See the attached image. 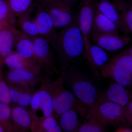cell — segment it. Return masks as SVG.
Here are the masks:
<instances>
[{
	"instance_id": "6da1fadb",
	"label": "cell",
	"mask_w": 132,
	"mask_h": 132,
	"mask_svg": "<svg viewBox=\"0 0 132 132\" xmlns=\"http://www.w3.org/2000/svg\"><path fill=\"white\" fill-rule=\"evenodd\" d=\"M52 45L55 49L59 61L64 65L63 67L82 56L86 57L85 41L77 15L71 24L57 33Z\"/></svg>"
},
{
	"instance_id": "7a4b0ae2",
	"label": "cell",
	"mask_w": 132,
	"mask_h": 132,
	"mask_svg": "<svg viewBox=\"0 0 132 132\" xmlns=\"http://www.w3.org/2000/svg\"><path fill=\"white\" fill-rule=\"evenodd\" d=\"M61 76L64 85L88 110L93 108L97 97V88L88 76L69 65L63 67Z\"/></svg>"
},
{
	"instance_id": "3957f363",
	"label": "cell",
	"mask_w": 132,
	"mask_h": 132,
	"mask_svg": "<svg viewBox=\"0 0 132 132\" xmlns=\"http://www.w3.org/2000/svg\"><path fill=\"white\" fill-rule=\"evenodd\" d=\"M100 73L103 78L112 79L125 87H130L132 82V45L109 60Z\"/></svg>"
},
{
	"instance_id": "277c9868",
	"label": "cell",
	"mask_w": 132,
	"mask_h": 132,
	"mask_svg": "<svg viewBox=\"0 0 132 132\" xmlns=\"http://www.w3.org/2000/svg\"><path fill=\"white\" fill-rule=\"evenodd\" d=\"M50 89L52 95L53 113L57 119L60 115L71 109L76 110L84 118L89 111L73 94L65 88L62 76L54 81H50Z\"/></svg>"
},
{
	"instance_id": "5b68a950",
	"label": "cell",
	"mask_w": 132,
	"mask_h": 132,
	"mask_svg": "<svg viewBox=\"0 0 132 132\" xmlns=\"http://www.w3.org/2000/svg\"><path fill=\"white\" fill-rule=\"evenodd\" d=\"M88 112L105 126L115 128L123 126H129L123 114V106L112 102H103Z\"/></svg>"
},
{
	"instance_id": "8992f818",
	"label": "cell",
	"mask_w": 132,
	"mask_h": 132,
	"mask_svg": "<svg viewBox=\"0 0 132 132\" xmlns=\"http://www.w3.org/2000/svg\"><path fill=\"white\" fill-rule=\"evenodd\" d=\"M55 29L64 28L71 24L75 15L71 3L64 0H52L46 9Z\"/></svg>"
},
{
	"instance_id": "52a82bcc",
	"label": "cell",
	"mask_w": 132,
	"mask_h": 132,
	"mask_svg": "<svg viewBox=\"0 0 132 132\" xmlns=\"http://www.w3.org/2000/svg\"><path fill=\"white\" fill-rule=\"evenodd\" d=\"M95 9V0H82L77 15L78 24L85 41L86 53L91 43L90 35Z\"/></svg>"
},
{
	"instance_id": "ba28073f",
	"label": "cell",
	"mask_w": 132,
	"mask_h": 132,
	"mask_svg": "<svg viewBox=\"0 0 132 132\" xmlns=\"http://www.w3.org/2000/svg\"><path fill=\"white\" fill-rule=\"evenodd\" d=\"M132 97L131 93L124 86L117 82L113 83L105 90L98 92L93 108L106 101L124 106L132 100Z\"/></svg>"
},
{
	"instance_id": "9c48e42d",
	"label": "cell",
	"mask_w": 132,
	"mask_h": 132,
	"mask_svg": "<svg viewBox=\"0 0 132 132\" xmlns=\"http://www.w3.org/2000/svg\"><path fill=\"white\" fill-rule=\"evenodd\" d=\"M32 39L34 46L33 59L39 63L40 66L43 65V67L50 73H58L49 42L44 38L38 36L32 38Z\"/></svg>"
},
{
	"instance_id": "30bf717a",
	"label": "cell",
	"mask_w": 132,
	"mask_h": 132,
	"mask_svg": "<svg viewBox=\"0 0 132 132\" xmlns=\"http://www.w3.org/2000/svg\"><path fill=\"white\" fill-rule=\"evenodd\" d=\"M90 40L104 50L116 52L128 45L132 38L128 36H121L119 34H91Z\"/></svg>"
},
{
	"instance_id": "8fae6325",
	"label": "cell",
	"mask_w": 132,
	"mask_h": 132,
	"mask_svg": "<svg viewBox=\"0 0 132 132\" xmlns=\"http://www.w3.org/2000/svg\"><path fill=\"white\" fill-rule=\"evenodd\" d=\"M50 82L49 81H47L43 86V88L33 95L30 104L31 108L34 112L42 111L43 118L53 115V113Z\"/></svg>"
},
{
	"instance_id": "7c38bea8",
	"label": "cell",
	"mask_w": 132,
	"mask_h": 132,
	"mask_svg": "<svg viewBox=\"0 0 132 132\" xmlns=\"http://www.w3.org/2000/svg\"><path fill=\"white\" fill-rule=\"evenodd\" d=\"M86 57L90 64L95 79H98L101 71L108 61L109 57L105 50L90 43L86 53Z\"/></svg>"
},
{
	"instance_id": "4fadbf2b",
	"label": "cell",
	"mask_w": 132,
	"mask_h": 132,
	"mask_svg": "<svg viewBox=\"0 0 132 132\" xmlns=\"http://www.w3.org/2000/svg\"><path fill=\"white\" fill-rule=\"evenodd\" d=\"M34 21L39 35L52 44L55 39L57 33L52 18L47 10L45 9L39 12Z\"/></svg>"
},
{
	"instance_id": "5bb4252c",
	"label": "cell",
	"mask_w": 132,
	"mask_h": 132,
	"mask_svg": "<svg viewBox=\"0 0 132 132\" xmlns=\"http://www.w3.org/2000/svg\"><path fill=\"white\" fill-rule=\"evenodd\" d=\"M4 62L11 69H21L39 73L40 66L33 59L21 57L16 52H12L6 57Z\"/></svg>"
},
{
	"instance_id": "9a60e30c",
	"label": "cell",
	"mask_w": 132,
	"mask_h": 132,
	"mask_svg": "<svg viewBox=\"0 0 132 132\" xmlns=\"http://www.w3.org/2000/svg\"><path fill=\"white\" fill-rule=\"evenodd\" d=\"M95 7L99 12L113 22L119 30L126 34H129L113 3L109 0H95Z\"/></svg>"
},
{
	"instance_id": "2e32d148",
	"label": "cell",
	"mask_w": 132,
	"mask_h": 132,
	"mask_svg": "<svg viewBox=\"0 0 132 132\" xmlns=\"http://www.w3.org/2000/svg\"><path fill=\"white\" fill-rule=\"evenodd\" d=\"M16 30L12 24H8L0 31V64L2 65L4 60L12 52L14 46Z\"/></svg>"
},
{
	"instance_id": "e0dca14e",
	"label": "cell",
	"mask_w": 132,
	"mask_h": 132,
	"mask_svg": "<svg viewBox=\"0 0 132 132\" xmlns=\"http://www.w3.org/2000/svg\"><path fill=\"white\" fill-rule=\"evenodd\" d=\"M119 30L113 22L95 9L91 34H119Z\"/></svg>"
},
{
	"instance_id": "ac0fdd59",
	"label": "cell",
	"mask_w": 132,
	"mask_h": 132,
	"mask_svg": "<svg viewBox=\"0 0 132 132\" xmlns=\"http://www.w3.org/2000/svg\"><path fill=\"white\" fill-rule=\"evenodd\" d=\"M14 46L16 52L21 57L33 59L34 46L32 39L22 32L16 31L15 35Z\"/></svg>"
},
{
	"instance_id": "d6986e66",
	"label": "cell",
	"mask_w": 132,
	"mask_h": 132,
	"mask_svg": "<svg viewBox=\"0 0 132 132\" xmlns=\"http://www.w3.org/2000/svg\"><path fill=\"white\" fill-rule=\"evenodd\" d=\"M78 111L71 109L60 115V126L62 131L68 132H78L81 125Z\"/></svg>"
},
{
	"instance_id": "ffe728a7",
	"label": "cell",
	"mask_w": 132,
	"mask_h": 132,
	"mask_svg": "<svg viewBox=\"0 0 132 132\" xmlns=\"http://www.w3.org/2000/svg\"><path fill=\"white\" fill-rule=\"evenodd\" d=\"M37 74L25 69H12L7 74V78L10 82L21 86L32 84L36 81Z\"/></svg>"
},
{
	"instance_id": "44dd1931",
	"label": "cell",
	"mask_w": 132,
	"mask_h": 132,
	"mask_svg": "<svg viewBox=\"0 0 132 132\" xmlns=\"http://www.w3.org/2000/svg\"><path fill=\"white\" fill-rule=\"evenodd\" d=\"M129 34L132 33V7L122 0H114L113 3Z\"/></svg>"
},
{
	"instance_id": "7402d4cb",
	"label": "cell",
	"mask_w": 132,
	"mask_h": 132,
	"mask_svg": "<svg viewBox=\"0 0 132 132\" xmlns=\"http://www.w3.org/2000/svg\"><path fill=\"white\" fill-rule=\"evenodd\" d=\"M11 117L15 124L21 128H28L32 124L30 114L23 107L19 106L13 108L12 110Z\"/></svg>"
},
{
	"instance_id": "603a6c76",
	"label": "cell",
	"mask_w": 132,
	"mask_h": 132,
	"mask_svg": "<svg viewBox=\"0 0 132 132\" xmlns=\"http://www.w3.org/2000/svg\"><path fill=\"white\" fill-rule=\"evenodd\" d=\"M81 124L78 132H104L106 130L107 126L101 123L98 119L88 112Z\"/></svg>"
},
{
	"instance_id": "cb8c5ba5",
	"label": "cell",
	"mask_w": 132,
	"mask_h": 132,
	"mask_svg": "<svg viewBox=\"0 0 132 132\" xmlns=\"http://www.w3.org/2000/svg\"><path fill=\"white\" fill-rule=\"evenodd\" d=\"M10 12L14 16H21L27 15L31 8L32 0H5Z\"/></svg>"
},
{
	"instance_id": "d4e9b609",
	"label": "cell",
	"mask_w": 132,
	"mask_h": 132,
	"mask_svg": "<svg viewBox=\"0 0 132 132\" xmlns=\"http://www.w3.org/2000/svg\"><path fill=\"white\" fill-rule=\"evenodd\" d=\"M19 18V24L22 33L30 38H34L39 35L35 22L29 20L27 18V15Z\"/></svg>"
},
{
	"instance_id": "484cf974",
	"label": "cell",
	"mask_w": 132,
	"mask_h": 132,
	"mask_svg": "<svg viewBox=\"0 0 132 132\" xmlns=\"http://www.w3.org/2000/svg\"><path fill=\"white\" fill-rule=\"evenodd\" d=\"M11 113L12 110L9 105L0 102V125L4 130H11L12 129V125L10 121Z\"/></svg>"
},
{
	"instance_id": "4316f807",
	"label": "cell",
	"mask_w": 132,
	"mask_h": 132,
	"mask_svg": "<svg viewBox=\"0 0 132 132\" xmlns=\"http://www.w3.org/2000/svg\"><path fill=\"white\" fill-rule=\"evenodd\" d=\"M40 127L43 131L47 132H61L62 131L61 127L59 125L57 119L52 115L43 118L41 120Z\"/></svg>"
},
{
	"instance_id": "83f0119b",
	"label": "cell",
	"mask_w": 132,
	"mask_h": 132,
	"mask_svg": "<svg viewBox=\"0 0 132 132\" xmlns=\"http://www.w3.org/2000/svg\"><path fill=\"white\" fill-rule=\"evenodd\" d=\"M0 65V102L9 105L11 101L10 97V88L4 80Z\"/></svg>"
},
{
	"instance_id": "f1b7e54d",
	"label": "cell",
	"mask_w": 132,
	"mask_h": 132,
	"mask_svg": "<svg viewBox=\"0 0 132 132\" xmlns=\"http://www.w3.org/2000/svg\"><path fill=\"white\" fill-rule=\"evenodd\" d=\"M14 16L5 0H0V22H7L12 24Z\"/></svg>"
},
{
	"instance_id": "f546056e",
	"label": "cell",
	"mask_w": 132,
	"mask_h": 132,
	"mask_svg": "<svg viewBox=\"0 0 132 132\" xmlns=\"http://www.w3.org/2000/svg\"><path fill=\"white\" fill-rule=\"evenodd\" d=\"M32 98V96L30 93L22 91L17 104L20 106L23 107L28 106L31 104Z\"/></svg>"
},
{
	"instance_id": "4dcf8cb0",
	"label": "cell",
	"mask_w": 132,
	"mask_h": 132,
	"mask_svg": "<svg viewBox=\"0 0 132 132\" xmlns=\"http://www.w3.org/2000/svg\"><path fill=\"white\" fill-rule=\"evenodd\" d=\"M124 117L129 126H132V101H131L125 106H123Z\"/></svg>"
},
{
	"instance_id": "1f68e13d",
	"label": "cell",
	"mask_w": 132,
	"mask_h": 132,
	"mask_svg": "<svg viewBox=\"0 0 132 132\" xmlns=\"http://www.w3.org/2000/svg\"><path fill=\"white\" fill-rule=\"evenodd\" d=\"M22 90L19 88H10L9 95L11 102L17 104Z\"/></svg>"
},
{
	"instance_id": "d6a6232c",
	"label": "cell",
	"mask_w": 132,
	"mask_h": 132,
	"mask_svg": "<svg viewBox=\"0 0 132 132\" xmlns=\"http://www.w3.org/2000/svg\"><path fill=\"white\" fill-rule=\"evenodd\" d=\"M115 132H132V130L131 127L127 126H123L116 128L114 131Z\"/></svg>"
},
{
	"instance_id": "836d02e7",
	"label": "cell",
	"mask_w": 132,
	"mask_h": 132,
	"mask_svg": "<svg viewBox=\"0 0 132 132\" xmlns=\"http://www.w3.org/2000/svg\"><path fill=\"white\" fill-rule=\"evenodd\" d=\"M9 24H10L7 22H0V31H1L2 29L4 28L5 26Z\"/></svg>"
},
{
	"instance_id": "e575fe53",
	"label": "cell",
	"mask_w": 132,
	"mask_h": 132,
	"mask_svg": "<svg viewBox=\"0 0 132 132\" xmlns=\"http://www.w3.org/2000/svg\"><path fill=\"white\" fill-rule=\"evenodd\" d=\"M64 1L66 2H68L69 3H70L71 4V3L75 1L76 0H64Z\"/></svg>"
},
{
	"instance_id": "d590c367",
	"label": "cell",
	"mask_w": 132,
	"mask_h": 132,
	"mask_svg": "<svg viewBox=\"0 0 132 132\" xmlns=\"http://www.w3.org/2000/svg\"><path fill=\"white\" fill-rule=\"evenodd\" d=\"M4 131V130L2 127L0 125V132H2Z\"/></svg>"
},
{
	"instance_id": "8d00e7d4",
	"label": "cell",
	"mask_w": 132,
	"mask_h": 132,
	"mask_svg": "<svg viewBox=\"0 0 132 132\" xmlns=\"http://www.w3.org/2000/svg\"><path fill=\"white\" fill-rule=\"evenodd\" d=\"M131 1H132V0H131Z\"/></svg>"
}]
</instances>
